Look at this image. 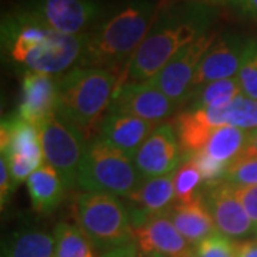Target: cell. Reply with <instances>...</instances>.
<instances>
[{"instance_id":"obj_7","label":"cell","mask_w":257,"mask_h":257,"mask_svg":"<svg viewBox=\"0 0 257 257\" xmlns=\"http://www.w3.org/2000/svg\"><path fill=\"white\" fill-rule=\"evenodd\" d=\"M16 9L49 30L79 36L90 33L111 8L101 0H23Z\"/></svg>"},{"instance_id":"obj_29","label":"cell","mask_w":257,"mask_h":257,"mask_svg":"<svg viewBox=\"0 0 257 257\" xmlns=\"http://www.w3.org/2000/svg\"><path fill=\"white\" fill-rule=\"evenodd\" d=\"M223 180L233 186H257V156L248 153L244 147L229 165Z\"/></svg>"},{"instance_id":"obj_33","label":"cell","mask_w":257,"mask_h":257,"mask_svg":"<svg viewBox=\"0 0 257 257\" xmlns=\"http://www.w3.org/2000/svg\"><path fill=\"white\" fill-rule=\"evenodd\" d=\"M230 6L243 18L257 22V0H231Z\"/></svg>"},{"instance_id":"obj_1","label":"cell","mask_w":257,"mask_h":257,"mask_svg":"<svg viewBox=\"0 0 257 257\" xmlns=\"http://www.w3.org/2000/svg\"><path fill=\"white\" fill-rule=\"evenodd\" d=\"M216 18V9L199 0L182 2L159 12L117 86L152 80L180 50L209 33Z\"/></svg>"},{"instance_id":"obj_39","label":"cell","mask_w":257,"mask_h":257,"mask_svg":"<svg viewBox=\"0 0 257 257\" xmlns=\"http://www.w3.org/2000/svg\"><path fill=\"white\" fill-rule=\"evenodd\" d=\"M256 236H257V231H256Z\"/></svg>"},{"instance_id":"obj_24","label":"cell","mask_w":257,"mask_h":257,"mask_svg":"<svg viewBox=\"0 0 257 257\" xmlns=\"http://www.w3.org/2000/svg\"><path fill=\"white\" fill-rule=\"evenodd\" d=\"M241 93L243 92L237 77L207 83L193 92L187 101V109L223 107L231 103Z\"/></svg>"},{"instance_id":"obj_17","label":"cell","mask_w":257,"mask_h":257,"mask_svg":"<svg viewBox=\"0 0 257 257\" xmlns=\"http://www.w3.org/2000/svg\"><path fill=\"white\" fill-rule=\"evenodd\" d=\"M57 77L39 72H25L22 82V100L18 116L37 126L56 111Z\"/></svg>"},{"instance_id":"obj_6","label":"cell","mask_w":257,"mask_h":257,"mask_svg":"<svg viewBox=\"0 0 257 257\" xmlns=\"http://www.w3.org/2000/svg\"><path fill=\"white\" fill-rule=\"evenodd\" d=\"M143 180L133 159L117 147L100 138L87 143L77 175V186L84 192L126 197L140 187Z\"/></svg>"},{"instance_id":"obj_4","label":"cell","mask_w":257,"mask_h":257,"mask_svg":"<svg viewBox=\"0 0 257 257\" xmlns=\"http://www.w3.org/2000/svg\"><path fill=\"white\" fill-rule=\"evenodd\" d=\"M119 74L99 67L77 66L70 72L57 76L56 113L74 127L86 142L99 136L106 119Z\"/></svg>"},{"instance_id":"obj_25","label":"cell","mask_w":257,"mask_h":257,"mask_svg":"<svg viewBox=\"0 0 257 257\" xmlns=\"http://www.w3.org/2000/svg\"><path fill=\"white\" fill-rule=\"evenodd\" d=\"M55 257H96L94 247L77 224L60 221L55 227Z\"/></svg>"},{"instance_id":"obj_38","label":"cell","mask_w":257,"mask_h":257,"mask_svg":"<svg viewBox=\"0 0 257 257\" xmlns=\"http://www.w3.org/2000/svg\"><path fill=\"white\" fill-rule=\"evenodd\" d=\"M182 257H197V256H196V253L193 251V253H189V254H184V256H182Z\"/></svg>"},{"instance_id":"obj_32","label":"cell","mask_w":257,"mask_h":257,"mask_svg":"<svg viewBox=\"0 0 257 257\" xmlns=\"http://www.w3.org/2000/svg\"><path fill=\"white\" fill-rule=\"evenodd\" d=\"M13 187H15V184L12 180L6 159L2 157V160H0V203H2V209L6 206V203L9 200L10 192Z\"/></svg>"},{"instance_id":"obj_3","label":"cell","mask_w":257,"mask_h":257,"mask_svg":"<svg viewBox=\"0 0 257 257\" xmlns=\"http://www.w3.org/2000/svg\"><path fill=\"white\" fill-rule=\"evenodd\" d=\"M157 13V5L152 0H128L110 9L87 35L79 66L106 69L121 77L153 26Z\"/></svg>"},{"instance_id":"obj_23","label":"cell","mask_w":257,"mask_h":257,"mask_svg":"<svg viewBox=\"0 0 257 257\" xmlns=\"http://www.w3.org/2000/svg\"><path fill=\"white\" fill-rule=\"evenodd\" d=\"M247 139L248 132L246 130L234 126H223L213 133L203 152L213 160L229 166L243 152L247 145Z\"/></svg>"},{"instance_id":"obj_36","label":"cell","mask_w":257,"mask_h":257,"mask_svg":"<svg viewBox=\"0 0 257 257\" xmlns=\"http://www.w3.org/2000/svg\"><path fill=\"white\" fill-rule=\"evenodd\" d=\"M199 2H203V3H207V5H217V3H226V5H230L231 0H199Z\"/></svg>"},{"instance_id":"obj_20","label":"cell","mask_w":257,"mask_h":257,"mask_svg":"<svg viewBox=\"0 0 257 257\" xmlns=\"http://www.w3.org/2000/svg\"><path fill=\"white\" fill-rule=\"evenodd\" d=\"M167 214L179 233L194 247L209 236L217 233L216 223L204 202L203 193L192 202L173 203V206L167 210Z\"/></svg>"},{"instance_id":"obj_26","label":"cell","mask_w":257,"mask_h":257,"mask_svg":"<svg viewBox=\"0 0 257 257\" xmlns=\"http://www.w3.org/2000/svg\"><path fill=\"white\" fill-rule=\"evenodd\" d=\"M203 183L200 172L190 159H186L175 175V203H189L200 194Z\"/></svg>"},{"instance_id":"obj_31","label":"cell","mask_w":257,"mask_h":257,"mask_svg":"<svg viewBox=\"0 0 257 257\" xmlns=\"http://www.w3.org/2000/svg\"><path fill=\"white\" fill-rule=\"evenodd\" d=\"M190 159L194 166L197 167V170L200 172V176L203 179V184H211L219 182V180H223L224 176H226V172H227V167L229 166L224 165V163H219L216 160H213L209 155H206L203 150L194 153L190 157Z\"/></svg>"},{"instance_id":"obj_11","label":"cell","mask_w":257,"mask_h":257,"mask_svg":"<svg viewBox=\"0 0 257 257\" xmlns=\"http://www.w3.org/2000/svg\"><path fill=\"white\" fill-rule=\"evenodd\" d=\"M184 160L173 121L159 124L133 157L145 180L173 173Z\"/></svg>"},{"instance_id":"obj_35","label":"cell","mask_w":257,"mask_h":257,"mask_svg":"<svg viewBox=\"0 0 257 257\" xmlns=\"http://www.w3.org/2000/svg\"><path fill=\"white\" fill-rule=\"evenodd\" d=\"M246 150H247L248 153H251L253 156H257V128L251 130V132H248Z\"/></svg>"},{"instance_id":"obj_5","label":"cell","mask_w":257,"mask_h":257,"mask_svg":"<svg viewBox=\"0 0 257 257\" xmlns=\"http://www.w3.org/2000/svg\"><path fill=\"white\" fill-rule=\"evenodd\" d=\"M73 209L77 226L99 256L135 241V227L127 207L117 196L83 192L76 196Z\"/></svg>"},{"instance_id":"obj_15","label":"cell","mask_w":257,"mask_h":257,"mask_svg":"<svg viewBox=\"0 0 257 257\" xmlns=\"http://www.w3.org/2000/svg\"><path fill=\"white\" fill-rule=\"evenodd\" d=\"M175 175L153 177L145 180L140 187L124 197L130 220L136 229L147 220L163 214L175 203Z\"/></svg>"},{"instance_id":"obj_22","label":"cell","mask_w":257,"mask_h":257,"mask_svg":"<svg viewBox=\"0 0 257 257\" xmlns=\"http://www.w3.org/2000/svg\"><path fill=\"white\" fill-rule=\"evenodd\" d=\"M3 257H55V236L40 229L16 230L5 243Z\"/></svg>"},{"instance_id":"obj_16","label":"cell","mask_w":257,"mask_h":257,"mask_svg":"<svg viewBox=\"0 0 257 257\" xmlns=\"http://www.w3.org/2000/svg\"><path fill=\"white\" fill-rule=\"evenodd\" d=\"M139 253L163 257H182L194 250L170 220L167 211L135 229Z\"/></svg>"},{"instance_id":"obj_8","label":"cell","mask_w":257,"mask_h":257,"mask_svg":"<svg viewBox=\"0 0 257 257\" xmlns=\"http://www.w3.org/2000/svg\"><path fill=\"white\" fill-rule=\"evenodd\" d=\"M36 127L40 133L45 163L60 175L67 189H73L77 186L79 169L87 147L86 139L56 111Z\"/></svg>"},{"instance_id":"obj_28","label":"cell","mask_w":257,"mask_h":257,"mask_svg":"<svg viewBox=\"0 0 257 257\" xmlns=\"http://www.w3.org/2000/svg\"><path fill=\"white\" fill-rule=\"evenodd\" d=\"M237 80L243 94L257 100V39L246 40Z\"/></svg>"},{"instance_id":"obj_34","label":"cell","mask_w":257,"mask_h":257,"mask_svg":"<svg viewBox=\"0 0 257 257\" xmlns=\"http://www.w3.org/2000/svg\"><path fill=\"white\" fill-rule=\"evenodd\" d=\"M236 257H257V240H237L234 241Z\"/></svg>"},{"instance_id":"obj_12","label":"cell","mask_w":257,"mask_h":257,"mask_svg":"<svg viewBox=\"0 0 257 257\" xmlns=\"http://www.w3.org/2000/svg\"><path fill=\"white\" fill-rule=\"evenodd\" d=\"M204 187L206 193L203 197L219 233L234 241L246 240L248 236L256 234V226L237 199L233 184L219 180L216 183L206 184Z\"/></svg>"},{"instance_id":"obj_30","label":"cell","mask_w":257,"mask_h":257,"mask_svg":"<svg viewBox=\"0 0 257 257\" xmlns=\"http://www.w3.org/2000/svg\"><path fill=\"white\" fill-rule=\"evenodd\" d=\"M194 253L197 257H236L234 240L217 231L200 241L194 247Z\"/></svg>"},{"instance_id":"obj_2","label":"cell","mask_w":257,"mask_h":257,"mask_svg":"<svg viewBox=\"0 0 257 257\" xmlns=\"http://www.w3.org/2000/svg\"><path fill=\"white\" fill-rule=\"evenodd\" d=\"M87 35L69 36L37 25L18 9L3 15L0 26L2 52L26 72L62 76L80 64Z\"/></svg>"},{"instance_id":"obj_10","label":"cell","mask_w":257,"mask_h":257,"mask_svg":"<svg viewBox=\"0 0 257 257\" xmlns=\"http://www.w3.org/2000/svg\"><path fill=\"white\" fill-rule=\"evenodd\" d=\"M177 104L149 82H126L117 86L109 113L135 116L156 124L165 123L177 110Z\"/></svg>"},{"instance_id":"obj_21","label":"cell","mask_w":257,"mask_h":257,"mask_svg":"<svg viewBox=\"0 0 257 257\" xmlns=\"http://www.w3.org/2000/svg\"><path fill=\"white\" fill-rule=\"evenodd\" d=\"M33 210L39 214L53 211L63 199L67 189L63 179L52 166L43 165L26 180Z\"/></svg>"},{"instance_id":"obj_14","label":"cell","mask_w":257,"mask_h":257,"mask_svg":"<svg viewBox=\"0 0 257 257\" xmlns=\"http://www.w3.org/2000/svg\"><path fill=\"white\" fill-rule=\"evenodd\" d=\"M172 121L184 159H187L203 150L217 128L227 126L226 106L186 109L177 113Z\"/></svg>"},{"instance_id":"obj_9","label":"cell","mask_w":257,"mask_h":257,"mask_svg":"<svg viewBox=\"0 0 257 257\" xmlns=\"http://www.w3.org/2000/svg\"><path fill=\"white\" fill-rule=\"evenodd\" d=\"M216 37V32H209L194 43L184 47L152 80H149V83L156 86L177 106H184L190 97V89L196 70L206 52L214 43Z\"/></svg>"},{"instance_id":"obj_13","label":"cell","mask_w":257,"mask_h":257,"mask_svg":"<svg viewBox=\"0 0 257 257\" xmlns=\"http://www.w3.org/2000/svg\"><path fill=\"white\" fill-rule=\"evenodd\" d=\"M246 40L234 33L217 35L214 43L206 52L193 77L190 96L204 84L237 77L241 66ZM190 99V97H189ZM189 101V100H187Z\"/></svg>"},{"instance_id":"obj_27","label":"cell","mask_w":257,"mask_h":257,"mask_svg":"<svg viewBox=\"0 0 257 257\" xmlns=\"http://www.w3.org/2000/svg\"><path fill=\"white\" fill-rule=\"evenodd\" d=\"M227 126H234L246 132L257 128V100L243 93L226 106Z\"/></svg>"},{"instance_id":"obj_18","label":"cell","mask_w":257,"mask_h":257,"mask_svg":"<svg viewBox=\"0 0 257 257\" xmlns=\"http://www.w3.org/2000/svg\"><path fill=\"white\" fill-rule=\"evenodd\" d=\"M159 124L135 116L107 113L101 123L99 136L101 140L117 147L132 159Z\"/></svg>"},{"instance_id":"obj_19","label":"cell","mask_w":257,"mask_h":257,"mask_svg":"<svg viewBox=\"0 0 257 257\" xmlns=\"http://www.w3.org/2000/svg\"><path fill=\"white\" fill-rule=\"evenodd\" d=\"M0 149L5 157H19L40 166L45 163L39 130L19 116L2 120Z\"/></svg>"},{"instance_id":"obj_37","label":"cell","mask_w":257,"mask_h":257,"mask_svg":"<svg viewBox=\"0 0 257 257\" xmlns=\"http://www.w3.org/2000/svg\"><path fill=\"white\" fill-rule=\"evenodd\" d=\"M133 257H163V256H159V254H142V253H138L136 256Z\"/></svg>"}]
</instances>
